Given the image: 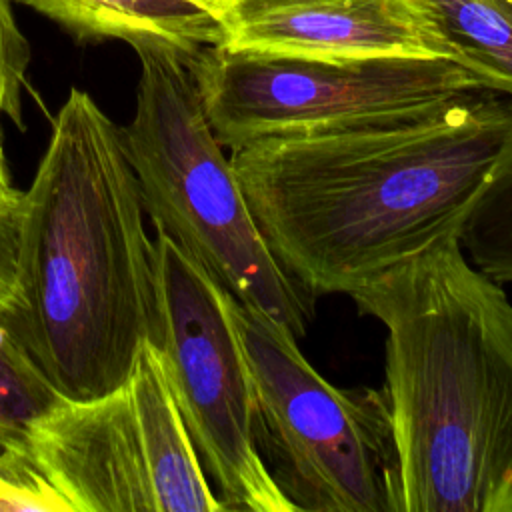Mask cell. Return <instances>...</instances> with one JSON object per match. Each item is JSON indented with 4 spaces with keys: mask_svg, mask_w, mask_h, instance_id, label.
Here are the masks:
<instances>
[{
    "mask_svg": "<svg viewBox=\"0 0 512 512\" xmlns=\"http://www.w3.org/2000/svg\"><path fill=\"white\" fill-rule=\"evenodd\" d=\"M222 28L220 46L244 52L460 62L458 48L422 0H230Z\"/></svg>",
    "mask_w": 512,
    "mask_h": 512,
    "instance_id": "ba28073f",
    "label": "cell"
},
{
    "mask_svg": "<svg viewBox=\"0 0 512 512\" xmlns=\"http://www.w3.org/2000/svg\"><path fill=\"white\" fill-rule=\"evenodd\" d=\"M10 2L0 0V114L22 128V90L32 50L18 28Z\"/></svg>",
    "mask_w": 512,
    "mask_h": 512,
    "instance_id": "2e32d148",
    "label": "cell"
},
{
    "mask_svg": "<svg viewBox=\"0 0 512 512\" xmlns=\"http://www.w3.org/2000/svg\"><path fill=\"white\" fill-rule=\"evenodd\" d=\"M508 2H512V0H508Z\"/></svg>",
    "mask_w": 512,
    "mask_h": 512,
    "instance_id": "ffe728a7",
    "label": "cell"
},
{
    "mask_svg": "<svg viewBox=\"0 0 512 512\" xmlns=\"http://www.w3.org/2000/svg\"><path fill=\"white\" fill-rule=\"evenodd\" d=\"M508 158L512 100L480 90L402 124L258 140L230 162L274 258L320 296L458 234Z\"/></svg>",
    "mask_w": 512,
    "mask_h": 512,
    "instance_id": "6da1fadb",
    "label": "cell"
},
{
    "mask_svg": "<svg viewBox=\"0 0 512 512\" xmlns=\"http://www.w3.org/2000/svg\"><path fill=\"white\" fill-rule=\"evenodd\" d=\"M28 452L72 512H156L126 386L62 398L32 424Z\"/></svg>",
    "mask_w": 512,
    "mask_h": 512,
    "instance_id": "9c48e42d",
    "label": "cell"
},
{
    "mask_svg": "<svg viewBox=\"0 0 512 512\" xmlns=\"http://www.w3.org/2000/svg\"><path fill=\"white\" fill-rule=\"evenodd\" d=\"M458 240L472 264L494 282H512V158L486 182Z\"/></svg>",
    "mask_w": 512,
    "mask_h": 512,
    "instance_id": "5bb4252c",
    "label": "cell"
},
{
    "mask_svg": "<svg viewBox=\"0 0 512 512\" xmlns=\"http://www.w3.org/2000/svg\"><path fill=\"white\" fill-rule=\"evenodd\" d=\"M72 512L30 452L0 448V512Z\"/></svg>",
    "mask_w": 512,
    "mask_h": 512,
    "instance_id": "9a60e30c",
    "label": "cell"
},
{
    "mask_svg": "<svg viewBox=\"0 0 512 512\" xmlns=\"http://www.w3.org/2000/svg\"><path fill=\"white\" fill-rule=\"evenodd\" d=\"M258 404V444L296 512H402L384 390L338 388L266 312L234 302Z\"/></svg>",
    "mask_w": 512,
    "mask_h": 512,
    "instance_id": "5b68a950",
    "label": "cell"
},
{
    "mask_svg": "<svg viewBox=\"0 0 512 512\" xmlns=\"http://www.w3.org/2000/svg\"><path fill=\"white\" fill-rule=\"evenodd\" d=\"M140 60L136 110L122 128L142 206L240 304L258 308L296 338L314 318V294L274 258L230 158L198 94L190 56L170 44L134 48Z\"/></svg>",
    "mask_w": 512,
    "mask_h": 512,
    "instance_id": "277c9868",
    "label": "cell"
},
{
    "mask_svg": "<svg viewBox=\"0 0 512 512\" xmlns=\"http://www.w3.org/2000/svg\"><path fill=\"white\" fill-rule=\"evenodd\" d=\"M190 2H194L200 8L208 10L212 16H216L220 20V24H222V20H224V16L228 12V6H230V0H190Z\"/></svg>",
    "mask_w": 512,
    "mask_h": 512,
    "instance_id": "ac0fdd59",
    "label": "cell"
},
{
    "mask_svg": "<svg viewBox=\"0 0 512 512\" xmlns=\"http://www.w3.org/2000/svg\"><path fill=\"white\" fill-rule=\"evenodd\" d=\"M386 328L402 512H512V304L448 234L350 294Z\"/></svg>",
    "mask_w": 512,
    "mask_h": 512,
    "instance_id": "3957f363",
    "label": "cell"
},
{
    "mask_svg": "<svg viewBox=\"0 0 512 512\" xmlns=\"http://www.w3.org/2000/svg\"><path fill=\"white\" fill-rule=\"evenodd\" d=\"M24 192H0V302L8 306L14 298L16 252L22 222Z\"/></svg>",
    "mask_w": 512,
    "mask_h": 512,
    "instance_id": "e0dca14e",
    "label": "cell"
},
{
    "mask_svg": "<svg viewBox=\"0 0 512 512\" xmlns=\"http://www.w3.org/2000/svg\"><path fill=\"white\" fill-rule=\"evenodd\" d=\"M10 326L66 400L124 386L146 342L158 346L154 242L122 128L72 88L24 192Z\"/></svg>",
    "mask_w": 512,
    "mask_h": 512,
    "instance_id": "7a4b0ae2",
    "label": "cell"
},
{
    "mask_svg": "<svg viewBox=\"0 0 512 512\" xmlns=\"http://www.w3.org/2000/svg\"><path fill=\"white\" fill-rule=\"evenodd\" d=\"M454 42L460 62L484 88L512 100V2L422 0Z\"/></svg>",
    "mask_w": 512,
    "mask_h": 512,
    "instance_id": "7c38bea8",
    "label": "cell"
},
{
    "mask_svg": "<svg viewBox=\"0 0 512 512\" xmlns=\"http://www.w3.org/2000/svg\"><path fill=\"white\" fill-rule=\"evenodd\" d=\"M154 262L164 370L220 502L226 512H296L260 454L256 390L236 300L162 230Z\"/></svg>",
    "mask_w": 512,
    "mask_h": 512,
    "instance_id": "52a82bcc",
    "label": "cell"
},
{
    "mask_svg": "<svg viewBox=\"0 0 512 512\" xmlns=\"http://www.w3.org/2000/svg\"><path fill=\"white\" fill-rule=\"evenodd\" d=\"M60 24L78 42L170 44L186 52L222 44L216 16L190 0H16Z\"/></svg>",
    "mask_w": 512,
    "mask_h": 512,
    "instance_id": "8fae6325",
    "label": "cell"
},
{
    "mask_svg": "<svg viewBox=\"0 0 512 512\" xmlns=\"http://www.w3.org/2000/svg\"><path fill=\"white\" fill-rule=\"evenodd\" d=\"M14 190L8 164H6V154H4V144H2V130H0V192H10Z\"/></svg>",
    "mask_w": 512,
    "mask_h": 512,
    "instance_id": "d6986e66",
    "label": "cell"
},
{
    "mask_svg": "<svg viewBox=\"0 0 512 512\" xmlns=\"http://www.w3.org/2000/svg\"><path fill=\"white\" fill-rule=\"evenodd\" d=\"M154 492L156 512H226L172 394L162 352L146 342L124 382Z\"/></svg>",
    "mask_w": 512,
    "mask_h": 512,
    "instance_id": "30bf717a",
    "label": "cell"
},
{
    "mask_svg": "<svg viewBox=\"0 0 512 512\" xmlns=\"http://www.w3.org/2000/svg\"><path fill=\"white\" fill-rule=\"evenodd\" d=\"M60 400L16 338L0 302V448L28 452L32 424Z\"/></svg>",
    "mask_w": 512,
    "mask_h": 512,
    "instance_id": "4fadbf2b",
    "label": "cell"
},
{
    "mask_svg": "<svg viewBox=\"0 0 512 512\" xmlns=\"http://www.w3.org/2000/svg\"><path fill=\"white\" fill-rule=\"evenodd\" d=\"M190 68L204 114L228 150L402 124L488 90L450 58H304L214 44L196 50Z\"/></svg>",
    "mask_w": 512,
    "mask_h": 512,
    "instance_id": "8992f818",
    "label": "cell"
}]
</instances>
